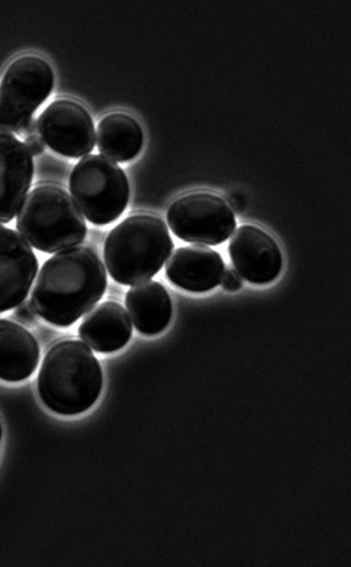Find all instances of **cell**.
<instances>
[{
	"label": "cell",
	"instance_id": "cell-1",
	"mask_svg": "<svg viewBox=\"0 0 351 567\" xmlns=\"http://www.w3.org/2000/svg\"><path fill=\"white\" fill-rule=\"evenodd\" d=\"M107 285V271L96 251L74 247L42 265L31 303L47 323L68 328L101 302Z\"/></svg>",
	"mask_w": 351,
	"mask_h": 567
},
{
	"label": "cell",
	"instance_id": "cell-2",
	"mask_svg": "<svg viewBox=\"0 0 351 567\" xmlns=\"http://www.w3.org/2000/svg\"><path fill=\"white\" fill-rule=\"evenodd\" d=\"M103 371L82 341L62 340L48 350L38 377L41 402L54 414L74 416L89 411L100 399Z\"/></svg>",
	"mask_w": 351,
	"mask_h": 567
},
{
	"label": "cell",
	"instance_id": "cell-3",
	"mask_svg": "<svg viewBox=\"0 0 351 567\" xmlns=\"http://www.w3.org/2000/svg\"><path fill=\"white\" fill-rule=\"evenodd\" d=\"M166 224L153 215H133L111 230L104 244L110 276L124 286L151 281L173 254Z\"/></svg>",
	"mask_w": 351,
	"mask_h": 567
},
{
	"label": "cell",
	"instance_id": "cell-4",
	"mask_svg": "<svg viewBox=\"0 0 351 567\" xmlns=\"http://www.w3.org/2000/svg\"><path fill=\"white\" fill-rule=\"evenodd\" d=\"M18 233L42 254L79 247L87 226L79 206L58 185H39L28 193L17 216Z\"/></svg>",
	"mask_w": 351,
	"mask_h": 567
},
{
	"label": "cell",
	"instance_id": "cell-5",
	"mask_svg": "<svg viewBox=\"0 0 351 567\" xmlns=\"http://www.w3.org/2000/svg\"><path fill=\"white\" fill-rule=\"evenodd\" d=\"M69 188L84 218L95 226L121 218L131 197L124 171L102 154H89L75 165Z\"/></svg>",
	"mask_w": 351,
	"mask_h": 567
},
{
	"label": "cell",
	"instance_id": "cell-6",
	"mask_svg": "<svg viewBox=\"0 0 351 567\" xmlns=\"http://www.w3.org/2000/svg\"><path fill=\"white\" fill-rule=\"evenodd\" d=\"M54 74L39 55L13 60L0 83V133H19L51 95Z\"/></svg>",
	"mask_w": 351,
	"mask_h": 567
},
{
	"label": "cell",
	"instance_id": "cell-7",
	"mask_svg": "<svg viewBox=\"0 0 351 567\" xmlns=\"http://www.w3.org/2000/svg\"><path fill=\"white\" fill-rule=\"evenodd\" d=\"M167 223L178 239L215 247L236 230V215L226 199L209 193H193L173 203Z\"/></svg>",
	"mask_w": 351,
	"mask_h": 567
},
{
	"label": "cell",
	"instance_id": "cell-8",
	"mask_svg": "<svg viewBox=\"0 0 351 567\" xmlns=\"http://www.w3.org/2000/svg\"><path fill=\"white\" fill-rule=\"evenodd\" d=\"M38 124L42 142L61 156L86 157L95 148L93 117L80 103L69 100L55 101L42 112Z\"/></svg>",
	"mask_w": 351,
	"mask_h": 567
},
{
	"label": "cell",
	"instance_id": "cell-9",
	"mask_svg": "<svg viewBox=\"0 0 351 567\" xmlns=\"http://www.w3.org/2000/svg\"><path fill=\"white\" fill-rule=\"evenodd\" d=\"M38 271L39 260L31 245L0 224V313L24 302Z\"/></svg>",
	"mask_w": 351,
	"mask_h": 567
},
{
	"label": "cell",
	"instance_id": "cell-10",
	"mask_svg": "<svg viewBox=\"0 0 351 567\" xmlns=\"http://www.w3.org/2000/svg\"><path fill=\"white\" fill-rule=\"evenodd\" d=\"M229 256L241 278L255 285H269L282 271L283 257L278 244L264 229L242 226L229 243Z\"/></svg>",
	"mask_w": 351,
	"mask_h": 567
},
{
	"label": "cell",
	"instance_id": "cell-11",
	"mask_svg": "<svg viewBox=\"0 0 351 567\" xmlns=\"http://www.w3.org/2000/svg\"><path fill=\"white\" fill-rule=\"evenodd\" d=\"M33 157L11 133H0V224L17 218L31 190Z\"/></svg>",
	"mask_w": 351,
	"mask_h": 567
},
{
	"label": "cell",
	"instance_id": "cell-12",
	"mask_svg": "<svg viewBox=\"0 0 351 567\" xmlns=\"http://www.w3.org/2000/svg\"><path fill=\"white\" fill-rule=\"evenodd\" d=\"M226 264L216 250L200 245L179 248L166 264V277L189 292H208L221 284Z\"/></svg>",
	"mask_w": 351,
	"mask_h": 567
},
{
	"label": "cell",
	"instance_id": "cell-13",
	"mask_svg": "<svg viewBox=\"0 0 351 567\" xmlns=\"http://www.w3.org/2000/svg\"><path fill=\"white\" fill-rule=\"evenodd\" d=\"M132 321L125 308L116 302H104L86 313L79 334L97 353H114L128 344Z\"/></svg>",
	"mask_w": 351,
	"mask_h": 567
},
{
	"label": "cell",
	"instance_id": "cell-14",
	"mask_svg": "<svg viewBox=\"0 0 351 567\" xmlns=\"http://www.w3.org/2000/svg\"><path fill=\"white\" fill-rule=\"evenodd\" d=\"M39 362L37 338L16 321L0 319V380L25 381L38 369Z\"/></svg>",
	"mask_w": 351,
	"mask_h": 567
},
{
	"label": "cell",
	"instance_id": "cell-15",
	"mask_svg": "<svg viewBox=\"0 0 351 567\" xmlns=\"http://www.w3.org/2000/svg\"><path fill=\"white\" fill-rule=\"evenodd\" d=\"M125 306L140 333L156 336L164 332L173 318V302L159 282L146 281L132 287Z\"/></svg>",
	"mask_w": 351,
	"mask_h": 567
},
{
	"label": "cell",
	"instance_id": "cell-16",
	"mask_svg": "<svg viewBox=\"0 0 351 567\" xmlns=\"http://www.w3.org/2000/svg\"><path fill=\"white\" fill-rule=\"evenodd\" d=\"M96 145L102 156L114 163H128L144 145V132L135 117L115 112L102 118L96 131Z\"/></svg>",
	"mask_w": 351,
	"mask_h": 567
},
{
	"label": "cell",
	"instance_id": "cell-17",
	"mask_svg": "<svg viewBox=\"0 0 351 567\" xmlns=\"http://www.w3.org/2000/svg\"><path fill=\"white\" fill-rule=\"evenodd\" d=\"M12 317L21 326H33L38 323L39 315L37 310H34L31 300L25 299L23 303L13 308Z\"/></svg>",
	"mask_w": 351,
	"mask_h": 567
},
{
	"label": "cell",
	"instance_id": "cell-18",
	"mask_svg": "<svg viewBox=\"0 0 351 567\" xmlns=\"http://www.w3.org/2000/svg\"><path fill=\"white\" fill-rule=\"evenodd\" d=\"M221 286L224 290H227L229 292H236L240 290L242 287V278L240 275H238L236 269L227 268L226 270H224Z\"/></svg>",
	"mask_w": 351,
	"mask_h": 567
},
{
	"label": "cell",
	"instance_id": "cell-19",
	"mask_svg": "<svg viewBox=\"0 0 351 567\" xmlns=\"http://www.w3.org/2000/svg\"><path fill=\"white\" fill-rule=\"evenodd\" d=\"M24 144L33 157L40 156V154L45 151V143L42 142V138L39 135L25 138Z\"/></svg>",
	"mask_w": 351,
	"mask_h": 567
},
{
	"label": "cell",
	"instance_id": "cell-20",
	"mask_svg": "<svg viewBox=\"0 0 351 567\" xmlns=\"http://www.w3.org/2000/svg\"><path fill=\"white\" fill-rule=\"evenodd\" d=\"M20 135L24 136L25 138L39 135V124L37 118L32 117L31 121L24 125V128L20 132Z\"/></svg>",
	"mask_w": 351,
	"mask_h": 567
},
{
	"label": "cell",
	"instance_id": "cell-21",
	"mask_svg": "<svg viewBox=\"0 0 351 567\" xmlns=\"http://www.w3.org/2000/svg\"><path fill=\"white\" fill-rule=\"evenodd\" d=\"M231 212L241 214L245 209V199L240 194L230 195Z\"/></svg>",
	"mask_w": 351,
	"mask_h": 567
},
{
	"label": "cell",
	"instance_id": "cell-22",
	"mask_svg": "<svg viewBox=\"0 0 351 567\" xmlns=\"http://www.w3.org/2000/svg\"><path fill=\"white\" fill-rule=\"evenodd\" d=\"M2 439H3V426H2V423H0V445H2Z\"/></svg>",
	"mask_w": 351,
	"mask_h": 567
}]
</instances>
